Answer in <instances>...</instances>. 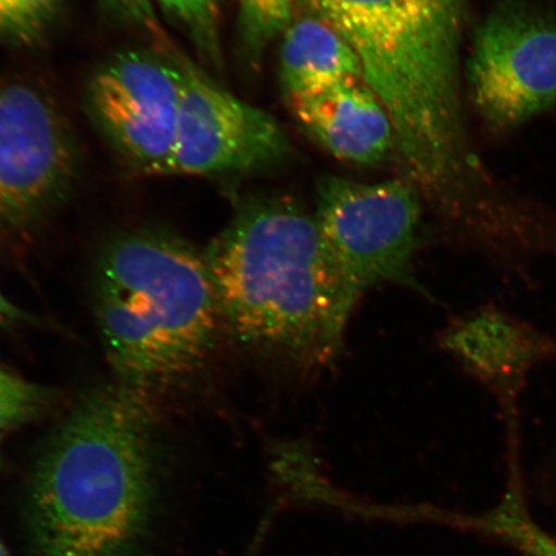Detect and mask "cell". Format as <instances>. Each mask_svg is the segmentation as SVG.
Returning <instances> with one entry per match:
<instances>
[{"instance_id": "cell-1", "label": "cell", "mask_w": 556, "mask_h": 556, "mask_svg": "<svg viewBox=\"0 0 556 556\" xmlns=\"http://www.w3.org/2000/svg\"><path fill=\"white\" fill-rule=\"evenodd\" d=\"M205 260L220 317L241 344L303 367L337 356L359 296L315 214L288 198L249 200Z\"/></svg>"}, {"instance_id": "cell-2", "label": "cell", "mask_w": 556, "mask_h": 556, "mask_svg": "<svg viewBox=\"0 0 556 556\" xmlns=\"http://www.w3.org/2000/svg\"><path fill=\"white\" fill-rule=\"evenodd\" d=\"M154 422L144 392L125 384L76 403L34 468V556L135 554L155 497Z\"/></svg>"}, {"instance_id": "cell-3", "label": "cell", "mask_w": 556, "mask_h": 556, "mask_svg": "<svg viewBox=\"0 0 556 556\" xmlns=\"http://www.w3.org/2000/svg\"><path fill=\"white\" fill-rule=\"evenodd\" d=\"M99 287L142 302L178 378L203 364L222 317L205 255L190 243L155 229L124 235L104 249Z\"/></svg>"}, {"instance_id": "cell-4", "label": "cell", "mask_w": 556, "mask_h": 556, "mask_svg": "<svg viewBox=\"0 0 556 556\" xmlns=\"http://www.w3.org/2000/svg\"><path fill=\"white\" fill-rule=\"evenodd\" d=\"M421 214L419 192L405 180L358 184L326 176L317 186L319 231L359 298L380 283L422 291L414 268Z\"/></svg>"}, {"instance_id": "cell-5", "label": "cell", "mask_w": 556, "mask_h": 556, "mask_svg": "<svg viewBox=\"0 0 556 556\" xmlns=\"http://www.w3.org/2000/svg\"><path fill=\"white\" fill-rule=\"evenodd\" d=\"M470 100L507 134L556 108V13L533 0H496L465 66Z\"/></svg>"}, {"instance_id": "cell-6", "label": "cell", "mask_w": 556, "mask_h": 556, "mask_svg": "<svg viewBox=\"0 0 556 556\" xmlns=\"http://www.w3.org/2000/svg\"><path fill=\"white\" fill-rule=\"evenodd\" d=\"M280 125L192 65L182 64L176 139L165 176H213L268 168L289 155Z\"/></svg>"}, {"instance_id": "cell-7", "label": "cell", "mask_w": 556, "mask_h": 556, "mask_svg": "<svg viewBox=\"0 0 556 556\" xmlns=\"http://www.w3.org/2000/svg\"><path fill=\"white\" fill-rule=\"evenodd\" d=\"M74 170L73 138L52 101L25 83L0 85V224L37 218Z\"/></svg>"}, {"instance_id": "cell-8", "label": "cell", "mask_w": 556, "mask_h": 556, "mask_svg": "<svg viewBox=\"0 0 556 556\" xmlns=\"http://www.w3.org/2000/svg\"><path fill=\"white\" fill-rule=\"evenodd\" d=\"M182 64L144 52L117 55L97 72L88 103L97 124L129 162L162 174L176 139Z\"/></svg>"}, {"instance_id": "cell-9", "label": "cell", "mask_w": 556, "mask_h": 556, "mask_svg": "<svg viewBox=\"0 0 556 556\" xmlns=\"http://www.w3.org/2000/svg\"><path fill=\"white\" fill-rule=\"evenodd\" d=\"M441 343L495 399L503 417L520 414L532 372L556 363V337L497 304L452 319Z\"/></svg>"}, {"instance_id": "cell-10", "label": "cell", "mask_w": 556, "mask_h": 556, "mask_svg": "<svg viewBox=\"0 0 556 556\" xmlns=\"http://www.w3.org/2000/svg\"><path fill=\"white\" fill-rule=\"evenodd\" d=\"M290 102L302 127L344 162L379 163L397 146L391 115L363 79Z\"/></svg>"}, {"instance_id": "cell-11", "label": "cell", "mask_w": 556, "mask_h": 556, "mask_svg": "<svg viewBox=\"0 0 556 556\" xmlns=\"http://www.w3.org/2000/svg\"><path fill=\"white\" fill-rule=\"evenodd\" d=\"M97 318L104 350L122 384L144 392L178 378L168 348L139 299L99 287Z\"/></svg>"}, {"instance_id": "cell-12", "label": "cell", "mask_w": 556, "mask_h": 556, "mask_svg": "<svg viewBox=\"0 0 556 556\" xmlns=\"http://www.w3.org/2000/svg\"><path fill=\"white\" fill-rule=\"evenodd\" d=\"M281 79L289 99H295L363 79V67L342 35L308 13L294 17L283 31Z\"/></svg>"}, {"instance_id": "cell-13", "label": "cell", "mask_w": 556, "mask_h": 556, "mask_svg": "<svg viewBox=\"0 0 556 556\" xmlns=\"http://www.w3.org/2000/svg\"><path fill=\"white\" fill-rule=\"evenodd\" d=\"M505 465L502 502L484 516L472 520L471 527L521 556H556V534L538 523L527 504L521 441L505 442Z\"/></svg>"}, {"instance_id": "cell-14", "label": "cell", "mask_w": 556, "mask_h": 556, "mask_svg": "<svg viewBox=\"0 0 556 556\" xmlns=\"http://www.w3.org/2000/svg\"><path fill=\"white\" fill-rule=\"evenodd\" d=\"M163 15L186 34L201 59L220 66V13L225 0H152Z\"/></svg>"}, {"instance_id": "cell-15", "label": "cell", "mask_w": 556, "mask_h": 556, "mask_svg": "<svg viewBox=\"0 0 556 556\" xmlns=\"http://www.w3.org/2000/svg\"><path fill=\"white\" fill-rule=\"evenodd\" d=\"M239 31L243 52L260 61L269 41L287 30L295 17L299 0H239Z\"/></svg>"}, {"instance_id": "cell-16", "label": "cell", "mask_w": 556, "mask_h": 556, "mask_svg": "<svg viewBox=\"0 0 556 556\" xmlns=\"http://www.w3.org/2000/svg\"><path fill=\"white\" fill-rule=\"evenodd\" d=\"M65 0H0V45L39 43L59 18Z\"/></svg>"}, {"instance_id": "cell-17", "label": "cell", "mask_w": 556, "mask_h": 556, "mask_svg": "<svg viewBox=\"0 0 556 556\" xmlns=\"http://www.w3.org/2000/svg\"><path fill=\"white\" fill-rule=\"evenodd\" d=\"M50 395L43 388L0 371V432L30 422L45 412Z\"/></svg>"}, {"instance_id": "cell-18", "label": "cell", "mask_w": 556, "mask_h": 556, "mask_svg": "<svg viewBox=\"0 0 556 556\" xmlns=\"http://www.w3.org/2000/svg\"><path fill=\"white\" fill-rule=\"evenodd\" d=\"M103 10L125 25L149 33L165 43L166 38L160 25L152 0H100Z\"/></svg>"}, {"instance_id": "cell-19", "label": "cell", "mask_w": 556, "mask_h": 556, "mask_svg": "<svg viewBox=\"0 0 556 556\" xmlns=\"http://www.w3.org/2000/svg\"><path fill=\"white\" fill-rule=\"evenodd\" d=\"M26 319L23 311L0 294V326H13L26 321Z\"/></svg>"}, {"instance_id": "cell-20", "label": "cell", "mask_w": 556, "mask_h": 556, "mask_svg": "<svg viewBox=\"0 0 556 556\" xmlns=\"http://www.w3.org/2000/svg\"><path fill=\"white\" fill-rule=\"evenodd\" d=\"M0 556H9V553H7L5 547L2 544V541H0Z\"/></svg>"}, {"instance_id": "cell-21", "label": "cell", "mask_w": 556, "mask_h": 556, "mask_svg": "<svg viewBox=\"0 0 556 556\" xmlns=\"http://www.w3.org/2000/svg\"><path fill=\"white\" fill-rule=\"evenodd\" d=\"M0 465H2V454H0Z\"/></svg>"}]
</instances>
